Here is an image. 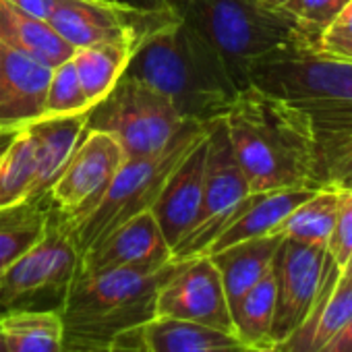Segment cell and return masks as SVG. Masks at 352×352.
<instances>
[{"instance_id":"cell-1","label":"cell","mask_w":352,"mask_h":352,"mask_svg":"<svg viewBox=\"0 0 352 352\" xmlns=\"http://www.w3.org/2000/svg\"><path fill=\"white\" fill-rule=\"evenodd\" d=\"M224 124L251 193L323 187L313 126L298 106L249 85L239 91Z\"/></svg>"},{"instance_id":"cell-2","label":"cell","mask_w":352,"mask_h":352,"mask_svg":"<svg viewBox=\"0 0 352 352\" xmlns=\"http://www.w3.org/2000/svg\"><path fill=\"white\" fill-rule=\"evenodd\" d=\"M124 77L162 91L183 118L197 122L224 118L241 91L212 46L176 11L143 38Z\"/></svg>"},{"instance_id":"cell-3","label":"cell","mask_w":352,"mask_h":352,"mask_svg":"<svg viewBox=\"0 0 352 352\" xmlns=\"http://www.w3.org/2000/svg\"><path fill=\"white\" fill-rule=\"evenodd\" d=\"M176 267L174 259L160 267H116L98 274L77 267L60 309L65 352L98 350L151 321L157 292Z\"/></svg>"},{"instance_id":"cell-4","label":"cell","mask_w":352,"mask_h":352,"mask_svg":"<svg viewBox=\"0 0 352 352\" xmlns=\"http://www.w3.org/2000/svg\"><path fill=\"white\" fill-rule=\"evenodd\" d=\"M170 5L212 46L239 89L249 87V69L257 58L286 46L317 48L319 42L286 11L259 0H172Z\"/></svg>"},{"instance_id":"cell-5","label":"cell","mask_w":352,"mask_h":352,"mask_svg":"<svg viewBox=\"0 0 352 352\" xmlns=\"http://www.w3.org/2000/svg\"><path fill=\"white\" fill-rule=\"evenodd\" d=\"M208 129L210 122L193 120L162 151L147 157L124 160L98 206L71 226L79 255L94 249L120 224L149 212L172 170L208 137Z\"/></svg>"},{"instance_id":"cell-6","label":"cell","mask_w":352,"mask_h":352,"mask_svg":"<svg viewBox=\"0 0 352 352\" xmlns=\"http://www.w3.org/2000/svg\"><path fill=\"white\" fill-rule=\"evenodd\" d=\"M249 85L302 110L352 106V63L315 46H286L257 58Z\"/></svg>"},{"instance_id":"cell-7","label":"cell","mask_w":352,"mask_h":352,"mask_svg":"<svg viewBox=\"0 0 352 352\" xmlns=\"http://www.w3.org/2000/svg\"><path fill=\"white\" fill-rule=\"evenodd\" d=\"M87 131V114L40 118L0 153V208L44 197Z\"/></svg>"},{"instance_id":"cell-8","label":"cell","mask_w":352,"mask_h":352,"mask_svg":"<svg viewBox=\"0 0 352 352\" xmlns=\"http://www.w3.org/2000/svg\"><path fill=\"white\" fill-rule=\"evenodd\" d=\"M79 249L67 218L52 206L42 241L0 272V315L58 311L79 267Z\"/></svg>"},{"instance_id":"cell-9","label":"cell","mask_w":352,"mask_h":352,"mask_svg":"<svg viewBox=\"0 0 352 352\" xmlns=\"http://www.w3.org/2000/svg\"><path fill=\"white\" fill-rule=\"evenodd\" d=\"M189 122L162 91L124 75L87 112V129L114 137L126 160L162 151Z\"/></svg>"},{"instance_id":"cell-10","label":"cell","mask_w":352,"mask_h":352,"mask_svg":"<svg viewBox=\"0 0 352 352\" xmlns=\"http://www.w3.org/2000/svg\"><path fill=\"white\" fill-rule=\"evenodd\" d=\"M247 195H251L249 183L232 151L224 118H218L210 122L208 131L201 208L193 228L172 249V259L185 261L197 255H206L210 245L232 218L236 206Z\"/></svg>"},{"instance_id":"cell-11","label":"cell","mask_w":352,"mask_h":352,"mask_svg":"<svg viewBox=\"0 0 352 352\" xmlns=\"http://www.w3.org/2000/svg\"><path fill=\"white\" fill-rule=\"evenodd\" d=\"M174 15L170 3L135 7L120 0H60L46 19L75 50L100 42H135Z\"/></svg>"},{"instance_id":"cell-12","label":"cell","mask_w":352,"mask_h":352,"mask_svg":"<svg viewBox=\"0 0 352 352\" xmlns=\"http://www.w3.org/2000/svg\"><path fill=\"white\" fill-rule=\"evenodd\" d=\"M124 160L122 147L114 137L102 131H85L46 193L69 226L77 224L98 206Z\"/></svg>"},{"instance_id":"cell-13","label":"cell","mask_w":352,"mask_h":352,"mask_svg":"<svg viewBox=\"0 0 352 352\" xmlns=\"http://www.w3.org/2000/svg\"><path fill=\"white\" fill-rule=\"evenodd\" d=\"M331 257L325 247L282 239L274 257L276 311L272 325V342L280 344L290 336L311 311Z\"/></svg>"},{"instance_id":"cell-14","label":"cell","mask_w":352,"mask_h":352,"mask_svg":"<svg viewBox=\"0 0 352 352\" xmlns=\"http://www.w3.org/2000/svg\"><path fill=\"white\" fill-rule=\"evenodd\" d=\"M155 317L183 319L232 333L230 305L210 255L179 261L155 298Z\"/></svg>"},{"instance_id":"cell-15","label":"cell","mask_w":352,"mask_h":352,"mask_svg":"<svg viewBox=\"0 0 352 352\" xmlns=\"http://www.w3.org/2000/svg\"><path fill=\"white\" fill-rule=\"evenodd\" d=\"M168 261H172V249L151 212H143L83 253L79 272L98 274L116 267H160Z\"/></svg>"},{"instance_id":"cell-16","label":"cell","mask_w":352,"mask_h":352,"mask_svg":"<svg viewBox=\"0 0 352 352\" xmlns=\"http://www.w3.org/2000/svg\"><path fill=\"white\" fill-rule=\"evenodd\" d=\"M52 67L0 42V129L19 131L44 116Z\"/></svg>"},{"instance_id":"cell-17","label":"cell","mask_w":352,"mask_h":352,"mask_svg":"<svg viewBox=\"0 0 352 352\" xmlns=\"http://www.w3.org/2000/svg\"><path fill=\"white\" fill-rule=\"evenodd\" d=\"M206 155L208 137L199 141L187 153V157L172 170L164 189L149 210L170 249H174L187 236L197 220L204 195Z\"/></svg>"},{"instance_id":"cell-18","label":"cell","mask_w":352,"mask_h":352,"mask_svg":"<svg viewBox=\"0 0 352 352\" xmlns=\"http://www.w3.org/2000/svg\"><path fill=\"white\" fill-rule=\"evenodd\" d=\"M352 317V280L329 261L319 294L302 323L276 348L280 352H319Z\"/></svg>"},{"instance_id":"cell-19","label":"cell","mask_w":352,"mask_h":352,"mask_svg":"<svg viewBox=\"0 0 352 352\" xmlns=\"http://www.w3.org/2000/svg\"><path fill=\"white\" fill-rule=\"evenodd\" d=\"M315 191L317 189H278L247 195L236 206L232 218L210 245L206 255L226 249L241 241L276 234L278 226L286 220V216L305 199H309Z\"/></svg>"},{"instance_id":"cell-20","label":"cell","mask_w":352,"mask_h":352,"mask_svg":"<svg viewBox=\"0 0 352 352\" xmlns=\"http://www.w3.org/2000/svg\"><path fill=\"white\" fill-rule=\"evenodd\" d=\"M305 112L315 135L321 185L336 191H352V106Z\"/></svg>"},{"instance_id":"cell-21","label":"cell","mask_w":352,"mask_h":352,"mask_svg":"<svg viewBox=\"0 0 352 352\" xmlns=\"http://www.w3.org/2000/svg\"><path fill=\"white\" fill-rule=\"evenodd\" d=\"M284 236L267 234L234 243L226 249L210 253V259L220 272L224 292L230 309L263 278L272 272L276 251Z\"/></svg>"},{"instance_id":"cell-22","label":"cell","mask_w":352,"mask_h":352,"mask_svg":"<svg viewBox=\"0 0 352 352\" xmlns=\"http://www.w3.org/2000/svg\"><path fill=\"white\" fill-rule=\"evenodd\" d=\"M0 42L52 69L75 54V48L69 46L46 19L28 15L7 0H0Z\"/></svg>"},{"instance_id":"cell-23","label":"cell","mask_w":352,"mask_h":352,"mask_svg":"<svg viewBox=\"0 0 352 352\" xmlns=\"http://www.w3.org/2000/svg\"><path fill=\"white\" fill-rule=\"evenodd\" d=\"M143 338L149 352H247L234 333L210 325L153 317L143 325Z\"/></svg>"},{"instance_id":"cell-24","label":"cell","mask_w":352,"mask_h":352,"mask_svg":"<svg viewBox=\"0 0 352 352\" xmlns=\"http://www.w3.org/2000/svg\"><path fill=\"white\" fill-rule=\"evenodd\" d=\"M139 44L135 42H100L94 46H85L75 50L73 65L79 77V83L91 104V108L102 102L118 79L124 75L135 50Z\"/></svg>"},{"instance_id":"cell-25","label":"cell","mask_w":352,"mask_h":352,"mask_svg":"<svg viewBox=\"0 0 352 352\" xmlns=\"http://www.w3.org/2000/svg\"><path fill=\"white\" fill-rule=\"evenodd\" d=\"M50 216L48 195L0 208V272L42 241Z\"/></svg>"},{"instance_id":"cell-26","label":"cell","mask_w":352,"mask_h":352,"mask_svg":"<svg viewBox=\"0 0 352 352\" xmlns=\"http://www.w3.org/2000/svg\"><path fill=\"white\" fill-rule=\"evenodd\" d=\"M0 333L9 352H65L58 311H11L0 315Z\"/></svg>"},{"instance_id":"cell-27","label":"cell","mask_w":352,"mask_h":352,"mask_svg":"<svg viewBox=\"0 0 352 352\" xmlns=\"http://www.w3.org/2000/svg\"><path fill=\"white\" fill-rule=\"evenodd\" d=\"M276 311V280L274 272L263 276L232 309V333L251 350L270 348L272 325Z\"/></svg>"},{"instance_id":"cell-28","label":"cell","mask_w":352,"mask_h":352,"mask_svg":"<svg viewBox=\"0 0 352 352\" xmlns=\"http://www.w3.org/2000/svg\"><path fill=\"white\" fill-rule=\"evenodd\" d=\"M338 199L340 193L336 189H317L309 199H305L286 216V220L278 226L276 234L307 245L327 247L336 222Z\"/></svg>"},{"instance_id":"cell-29","label":"cell","mask_w":352,"mask_h":352,"mask_svg":"<svg viewBox=\"0 0 352 352\" xmlns=\"http://www.w3.org/2000/svg\"><path fill=\"white\" fill-rule=\"evenodd\" d=\"M91 110V104L79 83L77 71L73 60L58 65L52 69L46 104H44V116L42 118H60V116H75V114H87Z\"/></svg>"},{"instance_id":"cell-30","label":"cell","mask_w":352,"mask_h":352,"mask_svg":"<svg viewBox=\"0 0 352 352\" xmlns=\"http://www.w3.org/2000/svg\"><path fill=\"white\" fill-rule=\"evenodd\" d=\"M348 3L350 0H288L282 11L315 36H321L340 17Z\"/></svg>"},{"instance_id":"cell-31","label":"cell","mask_w":352,"mask_h":352,"mask_svg":"<svg viewBox=\"0 0 352 352\" xmlns=\"http://www.w3.org/2000/svg\"><path fill=\"white\" fill-rule=\"evenodd\" d=\"M338 212L331 236L327 241V255L331 261L342 267L352 255V191H338Z\"/></svg>"},{"instance_id":"cell-32","label":"cell","mask_w":352,"mask_h":352,"mask_svg":"<svg viewBox=\"0 0 352 352\" xmlns=\"http://www.w3.org/2000/svg\"><path fill=\"white\" fill-rule=\"evenodd\" d=\"M317 48L327 52V54H333V56H340V58H346L352 63V34H348V32L325 30L319 36Z\"/></svg>"},{"instance_id":"cell-33","label":"cell","mask_w":352,"mask_h":352,"mask_svg":"<svg viewBox=\"0 0 352 352\" xmlns=\"http://www.w3.org/2000/svg\"><path fill=\"white\" fill-rule=\"evenodd\" d=\"M91 352H149V348L143 338V327H135V329L120 333L110 344H106L98 350H91Z\"/></svg>"},{"instance_id":"cell-34","label":"cell","mask_w":352,"mask_h":352,"mask_svg":"<svg viewBox=\"0 0 352 352\" xmlns=\"http://www.w3.org/2000/svg\"><path fill=\"white\" fill-rule=\"evenodd\" d=\"M7 3L21 9L28 15H34L38 19H48L60 0H7Z\"/></svg>"},{"instance_id":"cell-35","label":"cell","mask_w":352,"mask_h":352,"mask_svg":"<svg viewBox=\"0 0 352 352\" xmlns=\"http://www.w3.org/2000/svg\"><path fill=\"white\" fill-rule=\"evenodd\" d=\"M319 352H352V317Z\"/></svg>"},{"instance_id":"cell-36","label":"cell","mask_w":352,"mask_h":352,"mask_svg":"<svg viewBox=\"0 0 352 352\" xmlns=\"http://www.w3.org/2000/svg\"><path fill=\"white\" fill-rule=\"evenodd\" d=\"M327 30H338V32H348V34H352V0L344 7V11L340 13V17H338Z\"/></svg>"},{"instance_id":"cell-37","label":"cell","mask_w":352,"mask_h":352,"mask_svg":"<svg viewBox=\"0 0 352 352\" xmlns=\"http://www.w3.org/2000/svg\"><path fill=\"white\" fill-rule=\"evenodd\" d=\"M17 131H7V129H0V153H3L7 149V145L13 141Z\"/></svg>"},{"instance_id":"cell-38","label":"cell","mask_w":352,"mask_h":352,"mask_svg":"<svg viewBox=\"0 0 352 352\" xmlns=\"http://www.w3.org/2000/svg\"><path fill=\"white\" fill-rule=\"evenodd\" d=\"M259 3H263L265 7H272V9H282L288 0H259Z\"/></svg>"},{"instance_id":"cell-39","label":"cell","mask_w":352,"mask_h":352,"mask_svg":"<svg viewBox=\"0 0 352 352\" xmlns=\"http://www.w3.org/2000/svg\"><path fill=\"white\" fill-rule=\"evenodd\" d=\"M340 270H342V276H346L348 280H352V255H350V259Z\"/></svg>"},{"instance_id":"cell-40","label":"cell","mask_w":352,"mask_h":352,"mask_svg":"<svg viewBox=\"0 0 352 352\" xmlns=\"http://www.w3.org/2000/svg\"><path fill=\"white\" fill-rule=\"evenodd\" d=\"M247 352H280L276 346H270V348H257V350H247Z\"/></svg>"},{"instance_id":"cell-41","label":"cell","mask_w":352,"mask_h":352,"mask_svg":"<svg viewBox=\"0 0 352 352\" xmlns=\"http://www.w3.org/2000/svg\"><path fill=\"white\" fill-rule=\"evenodd\" d=\"M0 352H9V350H7V344H5V340H3V333H0Z\"/></svg>"},{"instance_id":"cell-42","label":"cell","mask_w":352,"mask_h":352,"mask_svg":"<svg viewBox=\"0 0 352 352\" xmlns=\"http://www.w3.org/2000/svg\"><path fill=\"white\" fill-rule=\"evenodd\" d=\"M160 3H172V0H160Z\"/></svg>"}]
</instances>
